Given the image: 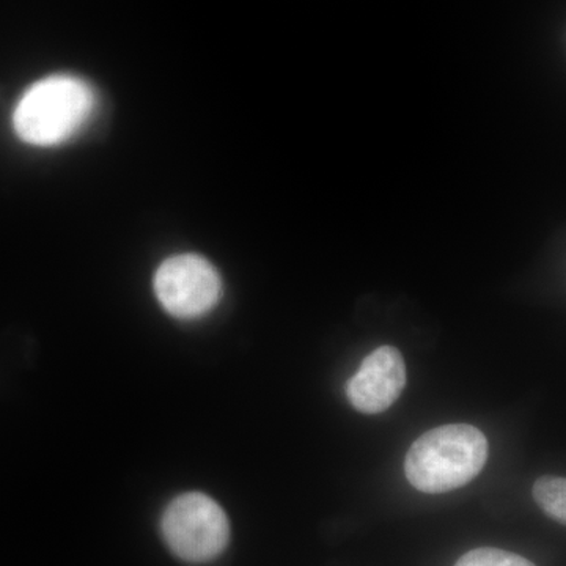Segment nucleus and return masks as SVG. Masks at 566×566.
I'll return each instance as SVG.
<instances>
[{
	"label": "nucleus",
	"mask_w": 566,
	"mask_h": 566,
	"mask_svg": "<svg viewBox=\"0 0 566 566\" xmlns=\"http://www.w3.org/2000/svg\"><path fill=\"white\" fill-rule=\"evenodd\" d=\"M406 386L403 356L394 346H381L368 354L346 385L349 403L363 415L385 412L398 400Z\"/></svg>",
	"instance_id": "5"
},
{
	"label": "nucleus",
	"mask_w": 566,
	"mask_h": 566,
	"mask_svg": "<svg viewBox=\"0 0 566 566\" xmlns=\"http://www.w3.org/2000/svg\"><path fill=\"white\" fill-rule=\"evenodd\" d=\"M163 535L175 556L192 564L214 560L230 542V523L218 502L202 493L182 494L167 506Z\"/></svg>",
	"instance_id": "3"
},
{
	"label": "nucleus",
	"mask_w": 566,
	"mask_h": 566,
	"mask_svg": "<svg viewBox=\"0 0 566 566\" xmlns=\"http://www.w3.org/2000/svg\"><path fill=\"white\" fill-rule=\"evenodd\" d=\"M455 566H535L527 558L495 547H479L464 554Z\"/></svg>",
	"instance_id": "7"
},
{
	"label": "nucleus",
	"mask_w": 566,
	"mask_h": 566,
	"mask_svg": "<svg viewBox=\"0 0 566 566\" xmlns=\"http://www.w3.org/2000/svg\"><path fill=\"white\" fill-rule=\"evenodd\" d=\"M96 95L87 82L55 74L31 85L13 112L17 136L33 147H57L87 125Z\"/></svg>",
	"instance_id": "1"
},
{
	"label": "nucleus",
	"mask_w": 566,
	"mask_h": 566,
	"mask_svg": "<svg viewBox=\"0 0 566 566\" xmlns=\"http://www.w3.org/2000/svg\"><path fill=\"white\" fill-rule=\"evenodd\" d=\"M534 499L539 509L558 524L566 523V480L562 476H542L534 485Z\"/></svg>",
	"instance_id": "6"
},
{
	"label": "nucleus",
	"mask_w": 566,
	"mask_h": 566,
	"mask_svg": "<svg viewBox=\"0 0 566 566\" xmlns=\"http://www.w3.org/2000/svg\"><path fill=\"white\" fill-rule=\"evenodd\" d=\"M488 441L472 424L433 428L409 449L406 479L427 494L449 493L468 485L485 468Z\"/></svg>",
	"instance_id": "2"
},
{
	"label": "nucleus",
	"mask_w": 566,
	"mask_h": 566,
	"mask_svg": "<svg viewBox=\"0 0 566 566\" xmlns=\"http://www.w3.org/2000/svg\"><path fill=\"white\" fill-rule=\"evenodd\" d=\"M155 292L170 315L181 319L199 318L221 301L222 279L202 255L181 253L158 268Z\"/></svg>",
	"instance_id": "4"
}]
</instances>
